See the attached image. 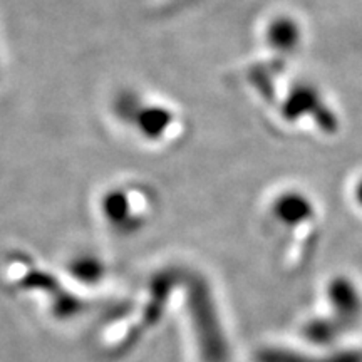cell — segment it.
Returning a JSON list of instances; mask_svg holds the SVG:
<instances>
[{"label":"cell","instance_id":"1","mask_svg":"<svg viewBox=\"0 0 362 362\" xmlns=\"http://www.w3.org/2000/svg\"><path fill=\"white\" fill-rule=\"evenodd\" d=\"M8 284L16 292L42 298L49 315L56 320H69L83 314L88 300L44 267L29 257H13L7 269Z\"/></svg>","mask_w":362,"mask_h":362},{"label":"cell","instance_id":"2","mask_svg":"<svg viewBox=\"0 0 362 362\" xmlns=\"http://www.w3.org/2000/svg\"><path fill=\"white\" fill-rule=\"evenodd\" d=\"M144 187L117 183L99 198V216L107 228L117 235H131L149 221L151 205Z\"/></svg>","mask_w":362,"mask_h":362},{"label":"cell","instance_id":"3","mask_svg":"<svg viewBox=\"0 0 362 362\" xmlns=\"http://www.w3.org/2000/svg\"><path fill=\"white\" fill-rule=\"evenodd\" d=\"M66 274L71 282L78 285H98L107 274L106 265L98 257L81 253L66 264Z\"/></svg>","mask_w":362,"mask_h":362},{"label":"cell","instance_id":"4","mask_svg":"<svg viewBox=\"0 0 362 362\" xmlns=\"http://www.w3.org/2000/svg\"><path fill=\"white\" fill-rule=\"evenodd\" d=\"M351 200L357 210L362 211V173L357 175L351 183Z\"/></svg>","mask_w":362,"mask_h":362}]
</instances>
